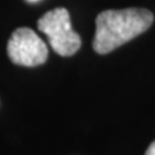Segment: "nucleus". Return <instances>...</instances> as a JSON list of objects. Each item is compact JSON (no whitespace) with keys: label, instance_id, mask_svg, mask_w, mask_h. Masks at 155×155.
I'll return each instance as SVG.
<instances>
[{"label":"nucleus","instance_id":"1","mask_svg":"<svg viewBox=\"0 0 155 155\" xmlns=\"http://www.w3.org/2000/svg\"><path fill=\"white\" fill-rule=\"evenodd\" d=\"M153 22V13L143 8L109 9L101 12L96 18L93 49L98 54H107L141 35Z\"/></svg>","mask_w":155,"mask_h":155},{"label":"nucleus","instance_id":"2","mask_svg":"<svg viewBox=\"0 0 155 155\" xmlns=\"http://www.w3.org/2000/svg\"><path fill=\"white\" fill-rule=\"evenodd\" d=\"M38 28L45 34L48 41L57 54L70 57L79 51L81 39L72 30L69 11L56 8L39 18Z\"/></svg>","mask_w":155,"mask_h":155},{"label":"nucleus","instance_id":"3","mask_svg":"<svg viewBox=\"0 0 155 155\" xmlns=\"http://www.w3.org/2000/svg\"><path fill=\"white\" fill-rule=\"evenodd\" d=\"M7 53L13 64L26 67L43 65L48 58L45 43L35 31L27 27H19L13 31L8 40Z\"/></svg>","mask_w":155,"mask_h":155},{"label":"nucleus","instance_id":"4","mask_svg":"<svg viewBox=\"0 0 155 155\" xmlns=\"http://www.w3.org/2000/svg\"><path fill=\"white\" fill-rule=\"evenodd\" d=\"M145 155H155V141L147 147V150H146V153H145Z\"/></svg>","mask_w":155,"mask_h":155},{"label":"nucleus","instance_id":"5","mask_svg":"<svg viewBox=\"0 0 155 155\" xmlns=\"http://www.w3.org/2000/svg\"><path fill=\"white\" fill-rule=\"evenodd\" d=\"M30 2H36V0H30Z\"/></svg>","mask_w":155,"mask_h":155}]
</instances>
